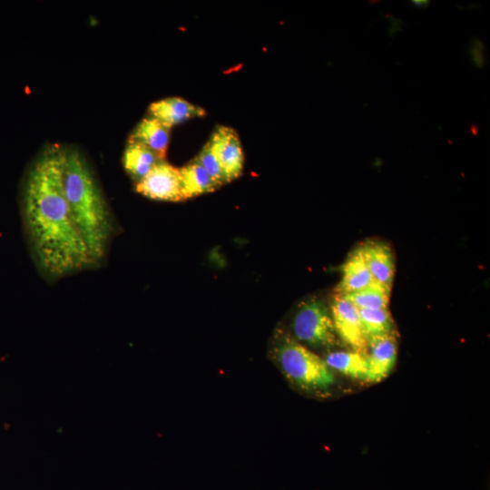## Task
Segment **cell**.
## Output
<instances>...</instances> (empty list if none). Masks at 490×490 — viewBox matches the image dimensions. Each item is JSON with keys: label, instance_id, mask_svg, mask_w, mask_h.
<instances>
[{"label": "cell", "instance_id": "cell-16", "mask_svg": "<svg viewBox=\"0 0 490 490\" xmlns=\"http://www.w3.org/2000/svg\"><path fill=\"white\" fill-rule=\"evenodd\" d=\"M358 310L367 342L375 337L397 335L396 325L388 309Z\"/></svg>", "mask_w": 490, "mask_h": 490}, {"label": "cell", "instance_id": "cell-2", "mask_svg": "<svg viewBox=\"0 0 490 490\" xmlns=\"http://www.w3.org/2000/svg\"><path fill=\"white\" fill-rule=\"evenodd\" d=\"M64 190L75 225L97 264L105 256L113 227L103 192L76 149L66 150Z\"/></svg>", "mask_w": 490, "mask_h": 490}, {"label": "cell", "instance_id": "cell-8", "mask_svg": "<svg viewBox=\"0 0 490 490\" xmlns=\"http://www.w3.org/2000/svg\"><path fill=\"white\" fill-rule=\"evenodd\" d=\"M367 383H378L393 370L397 356V335H384L368 340Z\"/></svg>", "mask_w": 490, "mask_h": 490}, {"label": "cell", "instance_id": "cell-19", "mask_svg": "<svg viewBox=\"0 0 490 490\" xmlns=\"http://www.w3.org/2000/svg\"><path fill=\"white\" fill-rule=\"evenodd\" d=\"M485 44L480 39H475L471 42L469 54L474 64L478 67H484L485 64Z\"/></svg>", "mask_w": 490, "mask_h": 490}, {"label": "cell", "instance_id": "cell-20", "mask_svg": "<svg viewBox=\"0 0 490 490\" xmlns=\"http://www.w3.org/2000/svg\"><path fill=\"white\" fill-rule=\"evenodd\" d=\"M410 3L417 8H425L429 5V1L425 0H414L410 1Z\"/></svg>", "mask_w": 490, "mask_h": 490}, {"label": "cell", "instance_id": "cell-21", "mask_svg": "<svg viewBox=\"0 0 490 490\" xmlns=\"http://www.w3.org/2000/svg\"><path fill=\"white\" fill-rule=\"evenodd\" d=\"M469 129H470L471 133L475 136L479 131V126L475 123H472Z\"/></svg>", "mask_w": 490, "mask_h": 490}, {"label": "cell", "instance_id": "cell-17", "mask_svg": "<svg viewBox=\"0 0 490 490\" xmlns=\"http://www.w3.org/2000/svg\"><path fill=\"white\" fill-rule=\"evenodd\" d=\"M390 290L373 282L368 287L348 294H342L358 309H387Z\"/></svg>", "mask_w": 490, "mask_h": 490}, {"label": "cell", "instance_id": "cell-1", "mask_svg": "<svg viewBox=\"0 0 490 490\" xmlns=\"http://www.w3.org/2000/svg\"><path fill=\"white\" fill-rule=\"evenodd\" d=\"M66 150L54 144L37 157L24 189V220L36 262L58 279L93 266L64 190Z\"/></svg>", "mask_w": 490, "mask_h": 490}, {"label": "cell", "instance_id": "cell-9", "mask_svg": "<svg viewBox=\"0 0 490 490\" xmlns=\"http://www.w3.org/2000/svg\"><path fill=\"white\" fill-rule=\"evenodd\" d=\"M374 282L391 291L395 261L391 249L385 243L369 240L359 247Z\"/></svg>", "mask_w": 490, "mask_h": 490}, {"label": "cell", "instance_id": "cell-14", "mask_svg": "<svg viewBox=\"0 0 490 490\" xmlns=\"http://www.w3.org/2000/svg\"><path fill=\"white\" fill-rule=\"evenodd\" d=\"M159 162L161 160L146 146L128 140L122 162L127 173L136 182L144 178Z\"/></svg>", "mask_w": 490, "mask_h": 490}, {"label": "cell", "instance_id": "cell-3", "mask_svg": "<svg viewBox=\"0 0 490 490\" xmlns=\"http://www.w3.org/2000/svg\"><path fill=\"white\" fill-rule=\"evenodd\" d=\"M270 353L283 376L298 389L316 397L331 395L337 384L335 372L324 358L291 334L279 330L274 336Z\"/></svg>", "mask_w": 490, "mask_h": 490}, {"label": "cell", "instance_id": "cell-12", "mask_svg": "<svg viewBox=\"0 0 490 490\" xmlns=\"http://www.w3.org/2000/svg\"><path fill=\"white\" fill-rule=\"evenodd\" d=\"M341 270L342 277L336 288L337 293L344 295L358 291L374 282L359 248L348 256Z\"/></svg>", "mask_w": 490, "mask_h": 490}, {"label": "cell", "instance_id": "cell-6", "mask_svg": "<svg viewBox=\"0 0 490 490\" xmlns=\"http://www.w3.org/2000/svg\"><path fill=\"white\" fill-rule=\"evenodd\" d=\"M135 191L155 201H184L180 170L165 161L159 162L144 178L137 181Z\"/></svg>", "mask_w": 490, "mask_h": 490}, {"label": "cell", "instance_id": "cell-10", "mask_svg": "<svg viewBox=\"0 0 490 490\" xmlns=\"http://www.w3.org/2000/svg\"><path fill=\"white\" fill-rule=\"evenodd\" d=\"M149 116L157 119L171 129L189 119L201 117L205 111L181 97H167L150 104Z\"/></svg>", "mask_w": 490, "mask_h": 490}, {"label": "cell", "instance_id": "cell-15", "mask_svg": "<svg viewBox=\"0 0 490 490\" xmlns=\"http://www.w3.org/2000/svg\"><path fill=\"white\" fill-rule=\"evenodd\" d=\"M179 170L184 200L214 191L219 188L205 169L195 160Z\"/></svg>", "mask_w": 490, "mask_h": 490}, {"label": "cell", "instance_id": "cell-13", "mask_svg": "<svg viewBox=\"0 0 490 490\" xmlns=\"http://www.w3.org/2000/svg\"><path fill=\"white\" fill-rule=\"evenodd\" d=\"M324 360L333 372L367 383V355L352 349L334 350L328 353Z\"/></svg>", "mask_w": 490, "mask_h": 490}, {"label": "cell", "instance_id": "cell-18", "mask_svg": "<svg viewBox=\"0 0 490 490\" xmlns=\"http://www.w3.org/2000/svg\"><path fill=\"white\" fill-rule=\"evenodd\" d=\"M194 160L205 169L219 187L227 182L221 166L208 142Z\"/></svg>", "mask_w": 490, "mask_h": 490}, {"label": "cell", "instance_id": "cell-11", "mask_svg": "<svg viewBox=\"0 0 490 490\" xmlns=\"http://www.w3.org/2000/svg\"><path fill=\"white\" fill-rule=\"evenodd\" d=\"M170 130L157 119L148 116L141 120L129 137V141L140 142L153 152L161 161H165Z\"/></svg>", "mask_w": 490, "mask_h": 490}, {"label": "cell", "instance_id": "cell-5", "mask_svg": "<svg viewBox=\"0 0 490 490\" xmlns=\"http://www.w3.org/2000/svg\"><path fill=\"white\" fill-rule=\"evenodd\" d=\"M329 309L338 338L350 349L368 355L358 309L345 296L336 292Z\"/></svg>", "mask_w": 490, "mask_h": 490}, {"label": "cell", "instance_id": "cell-4", "mask_svg": "<svg viewBox=\"0 0 490 490\" xmlns=\"http://www.w3.org/2000/svg\"><path fill=\"white\" fill-rule=\"evenodd\" d=\"M292 336L304 346L329 349L338 343L330 309L318 297L299 303L291 322Z\"/></svg>", "mask_w": 490, "mask_h": 490}, {"label": "cell", "instance_id": "cell-7", "mask_svg": "<svg viewBox=\"0 0 490 490\" xmlns=\"http://www.w3.org/2000/svg\"><path fill=\"white\" fill-rule=\"evenodd\" d=\"M208 142L221 166L227 182L240 177L243 171L244 156L237 132L230 127L218 126Z\"/></svg>", "mask_w": 490, "mask_h": 490}]
</instances>
